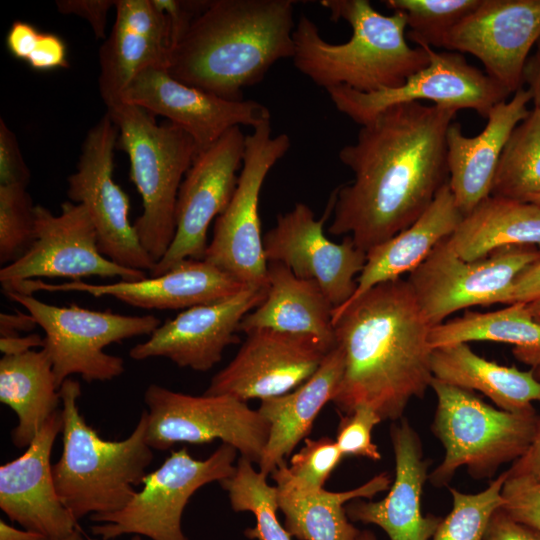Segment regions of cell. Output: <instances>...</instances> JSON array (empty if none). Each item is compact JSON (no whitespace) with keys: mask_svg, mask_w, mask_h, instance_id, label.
Instances as JSON below:
<instances>
[{"mask_svg":"<svg viewBox=\"0 0 540 540\" xmlns=\"http://www.w3.org/2000/svg\"><path fill=\"white\" fill-rule=\"evenodd\" d=\"M456 114L411 102L360 126L338 153L354 177L333 193L329 232L367 253L416 221L448 182L446 133Z\"/></svg>","mask_w":540,"mask_h":540,"instance_id":"cell-1","label":"cell"},{"mask_svg":"<svg viewBox=\"0 0 540 540\" xmlns=\"http://www.w3.org/2000/svg\"><path fill=\"white\" fill-rule=\"evenodd\" d=\"M336 345L344 373L333 403L340 414L373 408L382 420L397 421L433 379L431 325L407 280L374 286L333 310Z\"/></svg>","mask_w":540,"mask_h":540,"instance_id":"cell-2","label":"cell"},{"mask_svg":"<svg viewBox=\"0 0 540 540\" xmlns=\"http://www.w3.org/2000/svg\"><path fill=\"white\" fill-rule=\"evenodd\" d=\"M295 0H205L173 47L175 79L227 100L294 55Z\"/></svg>","mask_w":540,"mask_h":540,"instance_id":"cell-3","label":"cell"},{"mask_svg":"<svg viewBox=\"0 0 540 540\" xmlns=\"http://www.w3.org/2000/svg\"><path fill=\"white\" fill-rule=\"evenodd\" d=\"M331 20H344L352 35L347 42L324 40L317 25L301 15L293 32L295 68L325 90L346 86L369 93L402 85L429 64L422 46L406 41V16L383 15L368 0H322Z\"/></svg>","mask_w":540,"mask_h":540,"instance_id":"cell-4","label":"cell"},{"mask_svg":"<svg viewBox=\"0 0 540 540\" xmlns=\"http://www.w3.org/2000/svg\"><path fill=\"white\" fill-rule=\"evenodd\" d=\"M59 393L63 450L52 473L62 503L77 521L119 511L137 492L153 460L146 442V410L127 438L105 440L79 411L80 383L68 378Z\"/></svg>","mask_w":540,"mask_h":540,"instance_id":"cell-5","label":"cell"},{"mask_svg":"<svg viewBox=\"0 0 540 540\" xmlns=\"http://www.w3.org/2000/svg\"><path fill=\"white\" fill-rule=\"evenodd\" d=\"M107 114L119 132L120 147L130 161V179L142 199L143 212L133 223L139 241L157 263L176 231V204L181 183L199 150L181 127L156 123L150 112L120 103Z\"/></svg>","mask_w":540,"mask_h":540,"instance_id":"cell-6","label":"cell"},{"mask_svg":"<svg viewBox=\"0 0 540 540\" xmlns=\"http://www.w3.org/2000/svg\"><path fill=\"white\" fill-rule=\"evenodd\" d=\"M430 388L437 398L431 429L445 450L441 464L428 475L433 486H447L461 466L474 479L491 478L502 464L516 461L529 448L540 417L534 407L505 411L473 391L435 378Z\"/></svg>","mask_w":540,"mask_h":540,"instance_id":"cell-7","label":"cell"},{"mask_svg":"<svg viewBox=\"0 0 540 540\" xmlns=\"http://www.w3.org/2000/svg\"><path fill=\"white\" fill-rule=\"evenodd\" d=\"M3 294L24 307L44 330L43 349L50 357L59 388L73 374L88 383L120 376L125 370L124 360L105 353L104 348L128 338L151 335L160 325L154 315H122L77 304L59 307L30 294Z\"/></svg>","mask_w":540,"mask_h":540,"instance_id":"cell-8","label":"cell"},{"mask_svg":"<svg viewBox=\"0 0 540 540\" xmlns=\"http://www.w3.org/2000/svg\"><path fill=\"white\" fill-rule=\"evenodd\" d=\"M237 450L225 443L206 459L187 448L171 452L159 468L145 475L143 487L119 511L92 515L94 536L111 540L140 535L151 540H187L182 515L192 495L204 485L221 482L235 471Z\"/></svg>","mask_w":540,"mask_h":540,"instance_id":"cell-9","label":"cell"},{"mask_svg":"<svg viewBox=\"0 0 540 540\" xmlns=\"http://www.w3.org/2000/svg\"><path fill=\"white\" fill-rule=\"evenodd\" d=\"M291 141L272 135L271 120L245 136V151L235 192L214 224L204 260L249 287L268 288V261L259 217V198L272 167L285 156Z\"/></svg>","mask_w":540,"mask_h":540,"instance_id":"cell-10","label":"cell"},{"mask_svg":"<svg viewBox=\"0 0 540 540\" xmlns=\"http://www.w3.org/2000/svg\"><path fill=\"white\" fill-rule=\"evenodd\" d=\"M540 261V249L507 246L485 258L467 261L451 248L447 238L411 273L408 283L431 327L453 313L472 306L503 303L516 278Z\"/></svg>","mask_w":540,"mask_h":540,"instance_id":"cell-11","label":"cell"},{"mask_svg":"<svg viewBox=\"0 0 540 540\" xmlns=\"http://www.w3.org/2000/svg\"><path fill=\"white\" fill-rule=\"evenodd\" d=\"M144 402L146 442L152 449L220 440L234 447L241 457L259 464L269 423L246 402L228 395L193 396L157 384L147 387Z\"/></svg>","mask_w":540,"mask_h":540,"instance_id":"cell-12","label":"cell"},{"mask_svg":"<svg viewBox=\"0 0 540 540\" xmlns=\"http://www.w3.org/2000/svg\"><path fill=\"white\" fill-rule=\"evenodd\" d=\"M429 64L412 74L402 85L364 93L346 86L326 89L335 108L363 126L384 110L400 104L428 100L453 109H472L482 118L507 100L510 93L486 73L470 65L461 53L436 52L419 43Z\"/></svg>","mask_w":540,"mask_h":540,"instance_id":"cell-13","label":"cell"},{"mask_svg":"<svg viewBox=\"0 0 540 540\" xmlns=\"http://www.w3.org/2000/svg\"><path fill=\"white\" fill-rule=\"evenodd\" d=\"M118 133L107 113L87 132L76 171L67 179V195L86 208L102 255L120 266L150 272L156 262L129 220L128 195L113 180Z\"/></svg>","mask_w":540,"mask_h":540,"instance_id":"cell-14","label":"cell"},{"mask_svg":"<svg viewBox=\"0 0 540 540\" xmlns=\"http://www.w3.org/2000/svg\"><path fill=\"white\" fill-rule=\"evenodd\" d=\"M34 241L16 261L0 270L2 290L25 280L46 278L118 277L135 281L144 271L120 266L99 250L97 234L82 204L66 201L59 215L42 205L34 208Z\"/></svg>","mask_w":540,"mask_h":540,"instance_id":"cell-15","label":"cell"},{"mask_svg":"<svg viewBox=\"0 0 540 540\" xmlns=\"http://www.w3.org/2000/svg\"><path fill=\"white\" fill-rule=\"evenodd\" d=\"M245 136L240 126L234 127L198 152L179 189L173 241L150 276L164 274L186 259H204L209 225L225 211L235 192Z\"/></svg>","mask_w":540,"mask_h":540,"instance_id":"cell-16","label":"cell"},{"mask_svg":"<svg viewBox=\"0 0 540 540\" xmlns=\"http://www.w3.org/2000/svg\"><path fill=\"white\" fill-rule=\"evenodd\" d=\"M332 208L331 197L324 215L316 219L309 206L296 203L278 215L275 226L264 235L263 245L268 262L282 263L298 278L316 281L336 309L355 293L366 252L349 236L342 243L326 237L323 225Z\"/></svg>","mask_w":540,"mask_h":540,"instance_id":"cell-17","label":"cell"},{"mask_svg":"<svg viewBox=\"0 0 540 540\" xmlns=\"http://www.w3.org/2000/svg\"><path fill=\"white\" fill-rule=\"evenodd\" d=\"M540 39V0H482L452 28L442 48L469 53L510 94L523 87V72Z\"/></svg>","mask_w":540,"mask_h":540,"instance_id":"cell-18","label":"cell"},{"mask_svg":"<svg viewBox=\"0 0 540 540\" xmlns=\"http://www.w3.org/2000/svg\"><path fill=\"white\" fill-rule=\"evenodd\" d=\"M122 102L181 127L193 138L199 152L234 127L253 129L271 120L269 109L260 102L224 99L175 79L165 67H148L140 72L123 93Z\"/></svg>","mask_w":540,"mask_h":540,"instance_id":"cell-19","label":"cell"},{"mask_svg":"<svg viewBox=\"0 0 540 540\" xmlns=\"http://www.w3.org/2000/svg\"><path fill=\"white\" fill-rule=\"evenodd\" d=\"M327 353L308 337L253 330L233 360L212 377L204 394L243 402L278 397L308 380Z\"/></svg>","mask_w":540,"mask_h":540,"instance_id":"cell-20","label":"cell"},{"mask_svg":"<svg viewBox=\"0 0 540 540\" xmlns=\"http://www.w3.org/2000/svg\"><path fill=\"white\" fill-rule=\"evenodd\" d=\"M267 289L246 287L228 298L187 308L132 347L129 356L164 357L182 368L208 371L222 359L225 348L238 341L241 321L264 301Z\"/></svg>","mask_w":540,"mask_h":540,"instance_id":"cell-21","label":"cell"},{"mask_svg":"<svg viewBox=\"0 0 540 540\" xmlns=\"http://www.w3.org/2000/svg\"><path fill=\"white\" fill-rule=\"evenodd\" d=\"M62 429L59 409L21 456L0 467L1 510L10 521L50 540H62L78 528L57 493L50 462L53 444Z\"/></svg>","mask_w":540,"mask_h":540,"instance_id":"cell-22","label":"cell"},{"mask_svg":"<svg viewBox=\"0 0 540 540\" xmlns=\"http://www.w3.org/2000/svg\"><path fill=\"white\" fill-rule=\"evenodd\" d=\"M229 274L206 260L186 259L158 276L111 284H89L81 280L49 284L40 279L25 280L2 292L32 295L36 291L85 292L94 297L111 296L144 309L177 310L228 298L244 288Z\"/></svg>","mask_w":540,"mask_h":540,"instance_id":"cell-23","label":"cell"},{"mask_svg":"<svg viewBox=\"0 0 540 540\" xmlns=\"http://www.w3.org/2000/svg\"><path fill=\"white\" fill-rule=\"evenodd\" d=\"M115 7L111 32L99 49L98 87L107 109L122 103L140 72L168 68L174 46L170 20L152 0H116Z\"/></svg>","mask_w":540,"mask_h":540,"instance_id":"cell-24","label":"cell"},{"mask_svg":"<svg viewBox=\"0 0 540 540\" xmlns=\"http://www.w3.org/2000/svg\"><path fill=\"white\" fill-rule=\"evenodd\" d=\"M395 456V477L389 493L379 501L355 499L345 506L352 521L374 524L390 540H431L442 517L423 516L421 496L430 461L424 459L420 437L407 419L390 428Z\"/></svg>","mask_w":540,"mask_h":540,"instance_id":"cell-25","label":"cell"},{"mask_svg":"<svg viewBox=\"0 0 540 540\" xmlns=\"http://www.w3.org/2000/svg\"><path fill=\"white\" fill-rule=\"evenodd\" d=\"M530 92L522 87L510 100L496 104L487 115L484 129L474 137L463 134L453 121L446 133L448 184L463 216L490 196L495 172L514 128L530 110Z\"/></svg>","mask_w":540,"mask_h":540,"instance_id":"cell-26","label":"cell"},{"mask_svg":"<svg viewBox=\"0 0 540 540\" xmlns=\"http://www.w3.org/2000/svg\"><path fill=\"white\" fill-rule=\"evenodd\" d=\"M268 289L264 301L239 325L246 334L270 329L308 337L329 352L336 346L334 306L314 280L298 278L284 264L268 262Z\"/></svg>","mask_w":540,"mask_h":540,"instance_id":"cell-27","label":"cell"},{"mask_svg":"<svg viewBox=\"0 0 540 540\" xmlns=\"http://www.w3.org/2000/svg\"><path fill=\"white\" fill-rule=\"evenodd\" d=\"M344 365L343 351L336 345L299 387L260 402L257 410L269 423L268 440L258 464L260 472L271 474L307 438L321 409L336 396Z\"/></svg>","mask_w":540,"mask_h":540,"instance_id":"cell-28","label":"cell"},{"mask_svg":"<svg viewBox=\"0 0 540 540\" xmlns=\"http://www.w3.org/2000/svg\"><path fill=\"white\" fill-rule=\"evenodd\" d=\"M278 491V506L285 517L284 527L298 540H357L360 530L347 516L345 504L355 499H371L391 486V477L382 472L351 490L331 492L312 489L292 479L286 462L272 473Z\"/></svg>","mask_w":540,"mask_h":540,"instance_id":"cell-29","label":"cell"},{"mask_svg":"<svg viewBox=\"0 0 540 540\" xmlns=\"http://www.w3.org/2000/svg\"><path fill=\"white\" fill-rule=\"evenodd\" d=\"M462 218L447 182L416 221L367 251L365 265L357 277L356 291L346 303L378 284L411 273L442 240L451 236Z\"/></svg>","mask_w":540,"mask_h":540,"instance_id":"cell-30","label":"cell"},{"mask_svg":"<svg viewBox=\"0 0 540 540\" xmlns=\"http://www.w3.org/2000/svg\"><path fill=\"white\" fill-rule=\"evenodd\" d=\"M433 378L469 391L477 390L497 408L522 412L540 402V380L534 370L500 365L477 355L467 343L434 348L431 354Z\"/></svg>","mask_w":540,"mask_h":540,"instance_id":"cell-31","label":"cell"},{"mask_svg":"<svg viewBox=\"0 0 540 540\" xmlns=\"http://www.w3.org/2000/svg\"><path fill=\"white\" fill-rule=\"evenodd\" d=\"M447 240L467 261L485 258L507 246L540 249V206L490 195L463 216Z\"/></svg>","mask_w":540,"mask_h":540,"instance_id":"cell-32","label":"cell"},{"mask_svg":"<svg viewBox=\"0 0 540 540\" xmlns=\"http://www.w3.org/2000/svg\"><path fill=\"white\" fill-rule=\"evenodd\" d=\"M0 401L17 415L11 440L28 447L61 403L52 362L45 349L0 359Z\"/></svg>","mask_w":540,"mask_h":540,"instance_id":"cell-33","label":"cell"},{"mask_svg":"<svg viewBox=\"0 0 540 540\" xmlns=\"http://www.w3.org/2000/svg\"><path fill=\"white\" fill-rule=\"evenodd\" d=\"M473 341H492L513 345L514 357L531 369L540 368V324L534 320L526 303L509 304L490 311H466L430 330L432 349Z\"/></svg>","mask_w":540,"mask_h":540,"instance_id":"cell-34","label":"cell"},{"mask_svg":"<svg viewBox=\"0 0 540 540\" xmlns=\"http://www.w3.org/2000/svg\"><path fill=\"white\" fill-rule=\"evenodd\" d=\"M540 194V109L533 108L512 131L493 179L492 196L521 202Z\"/></svg>","mask_w":540,"mask_h":540,"instance_id":"cell-35","label":"cell"},{"mask_svg":"<svg viewBox=\"0 0 540 540\" xmlns=\"http://www.w3.org/2000/svg\"><path fill=\"white\" fill-rule=\"evenodd\" d=\"M247 458L238 459L234 473L219 482L227 491L235 512L248 511L256 518V525L244 534L255 540H291V535L277 517L278 491L267 483V475L253 468Z\"/></svg>","mask_w":540,"mask_h":540,"instance_id":"cell-36","label":"cell"},{"mask_svg":"<svg viewBox=\"0 0 540 540\" xmlns=\"http://www.w3.org/2000/svg\"><path fill=\"white\" fill-rule=\"evenodd\" d=\"M506 479L504 471L475 494L450 487L452 509L442 518L431 540H483L491 516L503 504L501 492Z\"/></svg>","mask_w":540,"mask_h":540,"instance_id":"cell-37","label":"cell"},{"mask_svg":"<svg viewBox=\"0 0 540 540\" xmlns=\"http://www.w3.org/2000/svg\"><path fill=\"white\" fill-rule=\"evenodd\" d=\"M482 0H385L392 11L405 14L406 36L416 44L442 48L447 33L475 11Z\"/></svg>","mask_w":540,"mask_h":540,"instance_id":"cell-38","label":"cell"},{"mask_svg":"<svg viewBox=\"0 0 540 540\" xmlns=\"http://www.w3.org/2000/svg\"><path fill=\"white\" fill-rule=\"evenodd\" d=\"M34 208L26 186L0 185V263L19 259L34 241Z\"/></svg>","mask_w":540,"mask_h":540,"instance_id":"cell-39","label":"cell"},{"mask_svg":"<svg viewBox=\"0 0 540 540\" xmlns=\"http://www.w3.org/2000/svg\"><path fill=\"white\" fill-rule=\"evenodd\" d=\"M343 457L332 438L307 437L304 439V446L290 458L288 472L297 483L308 488L320 489Z\"/></svg>","mask_w":540,"mask_h":540,"instance_id":"cell-40","label":"cell"},{"mask_svg":"<svg viewBox=\"0 0 540 540\" xmlns=\"http://www.w3.org/2000/svg\"><path fill=\"white\" fill-rule=\"evenodd\" d=\"M381 421L380 415L367 405L357 406L350 413L341 414L335 441L343 456L379 461L381 454L372 442L371 434Z\"/></svg>","mask_w":540,"mask_h":540,"instance_id":"cell-41","label":"cell"},{"mask_svg":"<svg viewBox=\"0 0 540 540\" xmlns=\"http://www.w3.org/2000/svg\"><path fill=\"white\" fill-rule=\"evenodd\" d=\"M501 494L508 516L540 532V482L506 479Z\"/></svg>","mask_w":540,"mask_h":540,"instance_id":"cell-42","label":"cell"},{"mask_svg":"<svg viewBox=\"0 0 540 540\" xmlns=\"http://www.w3.org/2000/svg\"><path fill=\"white\" fill-rule=\"evenodd\" d=\"M30 171L26 165L17 138L0 118V185L28 186Z\"/></svg>","mask_w":540,"mask_h":540,"instance_id":"cell-43","label":"cell"},{"mask_svg":"<svg viewBox=\"0 0 540 540\" xmlns=\"http://www.w3.org/2000/svg\"><path fill=\"white\" fill-rule=\"evenodd\" d=\"M26 63L36 71L69 68L66 43L56 34L42 32Z\"/></svg>","mask_w":540,"mask_h":540,"instance_id":"cell-44","label":"cell"},{"mask_svg":"<svg viewBox=\"0 0 540 540\" xmlns=\"http://www.w3.org/2000/svg\"><path fill=\"white\" fill-rule=\"evenodd\" d=\"M116 5L111 0H58L61 14H72L88 21L97 39H105L108 11Z\"/></svg>","mask_w":540,"mask_h":540,"instance_id":"cell-45","label":"cell"},{"mask_svg":"<svg viewBox=\"0 0 540 540\" xmlns=\"http://www.w3.org/2000/svg\"><path fill=\"white\" fill-rule=\"evenodd\" d=\"M483 540H540V532L517 522L499 508L491 516Z\"/></svg>","mask_w":540,"mask_h":540,"instance_id":"cell-46","label":"cell"},{"mask_svg":"<svg viewBox=\"0 0 540 540\" xmlns=\"http://www.w3.org/2000/svg\"><path fill=\"white\" fill-rule=\"evenodd\" d=\"M42 32L29 22L16 20L6 35V47L16 59L26 62Z\"/></svg>","mask_w":540,"mask_h":540,"instance_id":"cell-47","label":"cell"},{"mask_svg":"<svg viewBox=\"0 0 540 540\" xmlns=\"http://www.w3.org/2000/svg\"><path fill=\"white\" fill-rule=\"evenodd\" d=\"M507 479L540 482V417L529 448L507 470Z\"/></svg>","mask_w":540,"mask_h":540,"instance_id":"cell-48","label":"cell"},{"mask_svg":"<svg viewBox=\"0 0 540 540\" xmlns=\"http://www.w3.org/2000/svg\"><path fill=\"white\" fill-rule=\"evenodd\" d=\"M540 299V261L525 269L514 281L506 304L530 303Z\"/></svg>","mask_w":540,"mask_h":540,"instance_id":"cell-49","label":"cell"},{"mask_svg":"<svg viewBox=\"0 0 540 540\" xmlns=\"http://www.w3.org/2000/svg\"><path fill=\"white\" fill-rule=\"evenodd\" d=\"M527 59L523 72V82L531 94L534 108L540 109V39Z\"/></svg>","mask_w":540,"mask_h":540,"instance_id":"cell-50","label":"cell"},{"mask_svg":"<svg viewBox=\"0 0 540 540\" xmlns=\"http://www.w3.org/2000/svg\"><path fill=\"white\" fill-rule=\"evenodd\" d=\"M37 325L34 318L27 312L16 311L15 313L0 314L1 337L18 336L22 332H29Z\"/></svg>","mask_w":540,"mask_h":540,"instance_id":"cell-51","label":"cell"},{"mask_svg":"<svg viewBox=\"0 0 540 540\" xmlns=\"http://www.w3.org/2000/svg\"><path fill=\"white\" fill-rule=\"evenodd\" d=\"M43 345L44 338H42L39 334L0 338V350L5 356L23 354L33 350V348H43Z\"/></svg>","mask_w":540,"mask_h":540,"instance_id":"cell-52","label":"cell"},{"mask_svg":"<svg viewBox=\"0 0 540 540\" xmlns=\"http://www.w3.org/2000/svg\"><path fill=\"white\" fill-rule=\"evenodd\" d=\"M0 540H50L45 535L28 530L17 529L4 520H0Z\"/></svg>","mask_w":540,"mask_h":540,"instance_id":"cell-53","label":"cell"},{"mask_svg":"<svg viewBox=\"0 0 540 540\" xmlns=\"http://www.w3.org/2000/svg\"><path fill=\"white\" fill-rule=\"evenodd\" d=\"M527 307L534 320L540 324V299L527 303Z\"/></svg>","mask_w":540,"mask_h":540,"instance_id":"cell-54","label":"cell"},{"mask_svg":"<svg viewBox=\"0 0 540 540\" xmlns=\"http://www.w3.org/2000/svg\"><path fill=\"white\" fill-rule=\"evenodd\" d=\"M357 540H377L374 533L370 530H363L360 532Z\"/></svg>","mask_w":540,"mask_h":540,"instance_id":"cell-55","label":"cell"},{"mask_svg":"<svg viewBox=\"0 0 540 540\" xmlns=\"http://www.w3.org/2000/svg\"><path fill=\"white\" fill-rule=\"evenodd\" d=\"M62 540H84L79 528H77L71 535Z\"/></svg>","mask_w":540,"mask_h":540,"instance_id":"cell-56","label":"cell"},{"mask_svg":"<svg viewBox=\"0 0 540 540\" xmlns=\"http://www.w3.org/2000/svg\"><path fill=\"white\" fill-rule=\"evenodd\" d=\"M86 540H103L101 538H91V537H88ZM131 540H142V536L140 535H133Z\"/></svg>","mask_w":540,"mask_h":540,"instance_id":"cell-57","label":"cell"},{"mask_svg":"<svg viewBox=\"0 0 540 540\" xmlns=\"http://www.w3.org/2000/svg\"><path fill=\"white\" fill-rule=\"evenodd\" d=\"M530 202H532V203H534V204L540 206V194L537 195V196H535V197H533V198L530 200Z\"/></svg>","mask_w":540,"mask_h":540,"instance_id":"cell-58","label":"cell"},{"mask_svg":"<svg viewBox=\"0 0 540 540\" xmlns=\"http://www.w3.org/2000/svg\"><path fill=\"white\" fill-rule=\"evenodd\" d=\"M533 370H534V374H535L536 378L538 380H540V368L533 369Z\"/></svg>","mask_w":540,"mask_h":540,"instance_id":"cell-59","label":"cell"}]
</instances>
